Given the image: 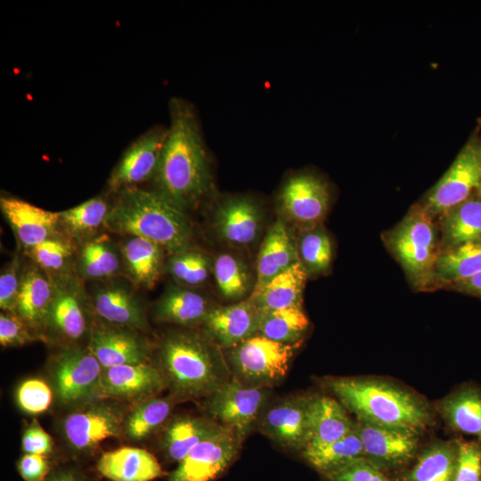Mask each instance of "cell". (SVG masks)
<instances>
[{"label":"cell","mask_w":481,"mask_h":481,"mask_svg":"<svg viewBox=\"0 0 481 481\" xmlns=\"http://www.w3.org/2000/svg\"><path fill=\"white\" fill-rule=\"evenodd\" d=\"M50 469L45 455L26 453L18 462V470L25 481H44Z\"/></svg>","instance_id":"obj_50"},{"label":"cell","mask_w":481,"mask_h":481,"mask_svg":"<svg viewBox=\"0 0 481 481\" xmlns=\"http://www.w3.org/2000/svg\"><path fill=\"white\" fill-rule=\"evenodd\" d=\"M53 277L36 264L21 274L16 314L29 326L39 329L47 325L53 298Z\"/></svg>","instance_id":"obj_21"},{"label":"cell","mask_w":481,"mask_h":481,"mask_svg":"<svg viewBox=\"0 0 481 481\" xmlns=\"http://www.w3.org/2000/svg\"><path fill=\"white\" fill-rule=\"evenodd\" d=\"M21 274L18 257H15L0 274V307L4 312L16 313Z\"/></svg>","instance_id":"obj_46"},{"label":"cell","mask_w":481,"mask_h":481,"mask_svg":"<svg viewBox=\"0 0 481 481\" xmlns=\"http://www.w3.org/2000/svg\"><path fill=\"white\" fill-rule=\"evenodd\" d=\"M309 325L301 306L262 312L258 334L285 344H297Z\"/></svg>","instance_id":"obj_37"},{"label":"cell","mask_w":481,"mask_h":481,"mask_svg":"<svg viewBox=\"0 0 481 481\" xmlns=\"http://www.w3.org/2000/svg\"><path fill=\"white\" fill-rule=\"evenodd\" d=\"M52 390L42 379H29L17 389V402L26 412L38 414L48 409L52 402Z\"/></svg>","instance_id":"obj_44"},{"label":"cell","mask_w":481,"mask_h":481,"mask_svg":"<svg viewBox=\"0 0 481 481\" xmlns=\"http://www.w3.org/2000/svg\"><path fill=\"white\" fill-rule=\"evenodd\" d=\"M459 461V441H437L424 449L403 481H454Z\"/></svg>","instance_id":"obj_30"},{"label":"cell","mask_w":481,"mask_h":481,"mask_svg":"<svg viewBox=\"0 0 481 481\" xmlns=\"http://www.w3.org/2000/svg\"><path fill=\"white\" fill-rule=\"evenodd\" d=\"M29 326L16 314H0V343L4 346H20L33 339Z\"/></svg>","instance_id":"obj_48"},{"label":"cell","mask_w":481,"mask_h":481,"mask_svg":"<svg viewBox=\"0 0 481 481\" xmlns=\"http://www.w3.org/2000/svg\"><path fill=\"white\" fill-rule=\"evenodd\" d=\"M269 393L268 387L247 385L232 376L207 396V410L213 420L231 429L243 443L260 419Z\"/></svg>","instance_id":"obj_8"},{"label":"cell","mask_w":481,"mask_h":481,"mask_svg":"<svg viewBox=\"0 0 481 481\" xmlns=\"http://www.w3.org/2000/svg\"><path fill=\"white\" fill-rule=\"evenodd\" d=\"M451 287L460 292L481 298V273L470 278L454 282L451 284Z\"/></svg>","instance_id":"obj_51"},{"label":"cell","mask_w":481,"mask_h":481,"mask_svg":"<svg viewBox=\"0 0 481 481\" xmlns=\"http://www.w3.org/2000/svg\"><path fill=\"white\" fill-rule=\"evenodd\" d=\"M122 416L108 404H94L66 417L63 432L69 444L80 451L90 450L121 429Z\"/></svg>","instance_id":"obj_15"},{"label":"cell","mask_w":481,"mask_h":481,"mask_svg":"<svg viewBox=\"0 0 481 481\" xmlns=\"http://www.w3.org/2000/svg\"><path fill=\"white\" fill-rule=\"evenodd\" d=\"M0 207L20 243L29 249L55 235L59 212H52L11 196H2Z\"/></svg>","instance_id":"obj_19"},{"label":"cell","mask_w":481,"mask_h":481,"mask_svg":"<svg viewBox=\"0 0 481 481\" xmlns=\"http://www.w3.org/2000/svg\"><path fill=\"white\" fill-rule=\"evenodd\" d=\"M298 255L307 273H320L326 271L332 257L329 236L321 228L308 229L299 240Z\"/></svg>","instance_id":"obj_41"},{"label":"cell","mask_w":481,"mask_h":481,"mask_svg":"<svg viewBox=\"0 0 481 481\" xmlns=\"http://www.w3.org/2000/svg\"><path fill=\"white\" fill-rule=\"evenodd\" d=\"M303 459L321 475L364 457L363 445L355 428L340 439L319 446L306 447Z\"/></svg>","instance_id":"obj_35"},{"label":"cell","mask_w":481,"mask_h":481,"mask_svg":"<svg viewBox=\"0 0 481 481\" xmlns=\"http://www.w3.org/2000/svg\"><path fill=\"white\" fill-rule=\"evenodd\" d=\"M123 267L118 248L107 236L86 240L77 258V272L87 280H104L118 274Z\"/></svg>","instance_id":"obj_33"},{"label":"cell","mask_w":481,"mask_h":481,"mask_svg":"<svg viewBox=\"0 0 481 481\" xmlns=\"http://www.w3.org/2000/svg\"><path fill=\"white\" fill-rule=\"evenodd\" d=\"M118 193L105 221L109 230L143 238L171 255L189 249L192 225L183 210L155 191L136 187Z\"/></svg>","instance_id":"obj_3"},{"label":"cell","mask_w":481,"mask_h":481,"mask_svg":"<svg viewBox=\"0 0 481 481\" xmlns=\"http://www.w3.org/2000/svg\"><path fill=\"white\" fill-rule=\"evenodd\" d=\"M218 426L215 420L180 417L173 420L163 436L162 446L166 457L180 462L198 444Z\"/></svg>","instance_id":"obj_34"},{"label":"cell","mask_w":481,"mask_h":481,"mask_svg":"<svg viewBox=\"0 0 481 481\" xmlns=\"http://www.w3.org/2000/svg\"><path fill=\"white\" fill-rule=\"evenodd\" d=\"M110 209L104 199L94 197L59 212L60 225L74 239H89L105 225Z\"/></svg>","instance_id":"obj_38"},{"label":"cell","mask_w":481,"mask_h":481,"mask_svg":"<svg viewBox=\"0 0 481 481\" xmlns=\"http://www.w3.org/2000/svg\"><path fill=\"white\" fill-rule=\"evenodd\" d=\"M481 178V125L472 133L455 159L428 192L422 207L441 216L474 193Z\"/></svg>","instance_id":"obj_7"},{"label":"cell","mask_w":481,"mask_h":481,"mask_svg":"<svg viewBox=\"0 0 481 481\" xmlns=\"http://www.w3.org/2000/svg\"><path fill=\"white\" fill-rule=\"evenodd\" d=\"M437 409L452 430L473 436L481 444V388L465 383L437 404Z\"/></svg>","instance_id":"obj_27"},{"label":"cell","mask_w":481,"mask_h":481,"mask_svg":"<svg viewBox=\"0 0 481 481\" xmlns=\"http://www.w3.org/2000/svg\"><path fill=\"white\" fill-rule=\"evenodd\" d=\"M163 372L148 363L105 369L99 391L107 395L130 397L151 394L167 384Z\"/></svg>","instance_id":"obj_23"},{"label":"cell","mask_w":481,"mask_h":481,"mask_svg":"<svg viewBox=\"0 0 481 481\" xmlns=\"http://www.w3.org/2000/svg\"><path fill=\"white\" fill-rule=\"evenodd\" d=\"M440 217L445 249L481 240V195L477 191Z\"/></svg>","instance_id":"obj_31"},{"label":"cell","mask_w":481,"mask_h":481,"mask_svg":"<svg viewBox=\"0 0 481 481\" xmlns=\"http://www.w3.org/2000/svg\"><path fill=\"white\" fill-rule=\"evenodd\" d=\"M454 481H481V444L459 441V461Z\"/></svg>","instance_id":"obj_47"},{"label":"cell","mask_w":481,"mask_h":481,"mask_svg":"<svg viewBox=\"0 0 481 481\" xmlns=\"http://www.w3.org/2000/svg\"><path fill=\"white\" fill-rule=\"evenodd\" d=\"M323 385L359 421L420 436L434 424L428 403L390 380L373 377H327Z\"/></svg>","instance_id":"obj_2"},{"label":"cell","mask_w":481,"mask_h":481,"mask_svg":"<svg viewBox=\"0 0 481 481\" xmlns=\"http://www.w3.org/2000/svg\"><path fill=\"white\" fill-rule=\"evenodd\" d=\"M167 270L180 284L188 287L199 286L208 278L210 260L203 252L188 249L171 255Z\"/></svg>","instance_id":"obj_42"},{"label":"cell","mask_w":481,"mask_h":481,"mask_svg":"<svg viewBox=\"0 0 481 481\" xmlns=\"http://www.w3.org/2000/svg\"><path fill=\"white\" fill-rule=\"evenodd\" d=\"M481 273V240L467 242L439 254L435 273L442 282L452 284Z\"/></svg>","instance_id":"obj_36"},{"label":"cell","mask_w":481,"mask_h":481,"mask_svg":"<svg viewBox=\"0 0 481 481\" xmlns=\"http://www.w3.org/2000/svg\"><path fill=\"white\" fill-rule=\"evenodd\" d=\"M167 135V128L154 126L143 133L126 150L108 181L111 192L136 188L152 179Z\"/></svg>","instance_id":"obj_12"},{"label":"cell","mask_w":481,"mask_h":481,"mask_svg":"<svg viewBox=\"0 0 481 481\" xmlns=\"http://www.w3.org/2000/svg\"><path fill=\"white\" fill-rule=\"evenodd\" d=\"M119 249L123 268L133 283L141 288H152L161 273L164 249L143 238L126 236Z\"/></svg>","instance_id":"obj_28"},{"label":"cell","mask_w":481,"mask_h":481,"mask_svg":"<svg viewBox=\"0 0 481 481\" xmlns=\"http://www.w3.org/2000/svg\"><path fill=\"white\" fill-rule=\"evenodd\" d=\"M171 408V403L162 398H152L142 403L126 420V436L133 440L145 438L167 420Z\"/></svg>","instance_id":"obj_40"},{"label":"cell","mask_w":481,"mask_h":481,"mask_svg":"<svg viewBox=\"0 0 481 481\" xmlns=\"http://www.w3.org/2000/svg\"><path fill=\"white\" fill-rule=\"evenodd\" d=\"M159 356L167 382L182 397H207L232 377L220 346L197 332L168 335Z\"/></svg>","instance_id":"obj_4"},{"label":"cell","mask_w":481,"mask_h":481,"mask_svg":"<svg viewBox=\"0 0 481 481\" xmlns=\"http://www.w3.org/2000/svg\"><path fill=\"white\" fill-rule=\"evenodd\" d=\"M310 397L294 396L270 406L261 414L260 431L281 447L302 451L308 438Z\"/></svg>","instance_id":"obj_13"},{"label":"cell","mask_w":481,"mask_h":481,"mask_svg":"<svg viewBox=\"0 0 481 481\" xmlns=\"http://www.w3.org/2000/svg\"><path fill=\"white\" fill-rule=\"evenodd\" d=\"M97 469L111 481H151L163 475L162 468L153 454L131 446L102 453Z\"/></svg>","instance_id":"obj_24"},{"label":"cell","mask_w":481,"mask_h":481,"mask_svg":"<svg viewBox=\"0 0 481 481\" xmlns=\"http://www.w3.org/2000/svg\"><path fill=\"white\" fill-rule=\"evenodd\" d=\"M298 248L286 224L278 219L267 232L257 259V279L251 294L298 262Z\"/></svg>","instance_id":"obj_20"},{"label":"cell","mask_w":481,"mask_h":481,"mask_svg":"<svg viewBox=\"0 0 481 481\" xmlns=\"http://www.w3.org/2000/svg\"><path fill=\"white\" fill-rule=\"evenodd\" d=\"M168 106L170 124L151 180L155 192L184 211L209 196L214 182L195 108L177 97Z\"/></svg>","instance_id":"obj_1"},{"label":"cell","mask_w":481,"mask_h":481,"mask_svg":"<svg viewBox=\"0 0 481 481\" xmlns=\"http://www.w3.org/2000/svg\"><path fill=\"white\" fill-rule=\"evenodd\" d=\"M53 281L54 293L47 325L66 339H79L87 328L84 290L69 274H60Z\"/></svg>","instance_id":"obj_17"},{"label":"cell","mask_w":481,"mask_h":481,"mask_svg":"<svg viewBox=\"0 0 481 481\" xmlns=\"http://www.w3.org/2000/svg\"><path fill=\"white\" fill-rule=\"evenodd\" d=\"M259 205L249 196H232L217 206L214 226L218 236L233 246H248L257 240L262 228Z\"/></svg>","instance_id":"obj_16"},{"label":"cell","mask_w":481,"mask_h":481,"mask_svg":"<svg viewBox=\"0 0 481 481\" xmlns=\"http://www.w3.org/2000/svg\"><path fill=\"white\" fill-rule=\"evenodd\" d=\"M296 347L257 333L231 348L235 377L247 385L268 387L285 377Z\"/></svg>","instance_id":"obj_6"},{"label":"cell","mask_w":481,"mask_h":481,"mask_svg":"<svg viewBox=\"0 0 481 481\" xmlns=\"http://www.w3.org/2000/svg\"><path fill=\"white\" fill-rule=\"evenodd\" d=\"M329 204L327 183L311 173L290 175L278 194V206L283 216L307 229L320 223L328 211Z\"/></svg>","instance_id":"obj_10"},{"label":"cell","mask_w":481,"mask_h":481,"mask_svg":"<svg viewBox=\"0 0 481 481\" xmlns=\"http://www.w3.org/2000/svg\"><path fill=\"white\" fill-rule=\"evenodd\" d=\"M477 192L481 195V178H480V182H479V184L477 186Z\"/></svg>","instance_id":"obj_53"},{"label":"cell","mask_w":481,"mask_h":481,"mask_svg":"<svg viewBox=\"0 0 481 481\" xmlns=\"http://www.w3.org/2000/svg\"><path fill=\"white\" fill-rule=\"evenodd\" d=\"M355 428L346 408L330 396H311L308 411V438L306 447L335 442Z\"/></svg>","instance_id":"obj_25"},{"label":"cell","mask_w":481,"mask_h":481,"mask_svg":"<svg viewBox=\"0 0 481 481\" xmlns=\"http://www.w3.org/2000/svg\"><path fill=\"white\" fill-rule=\"evenodd\" d=\"M325 481H391L382 469L365 457L322 475Z\"/></svg>","instance_id":"obj_45"},{"label":"cell","mask_w":481,"mask_h":481,"mask_svg":"<svg viewBox=\"0 0 481 481\" xmlns=\"http://www.w3.org/2000/svg\"><path fill=\"white\" fill-rule=\"evenodd\" d=\"M102 366L88 349L71 347L62 351L53 363V381L60 400L82 401L99 390Z\"/></svg>","instance_id":"obj_11"},{"label":"cell","mask_w":481,"mask_h":481,"mask_svg":"<svg viewBox=\"0 0 481 481\" xmlns=\"http://www.w3.org/2000/svg\"><path fill=\"white\" fill-rule=\"evenodd\" d=\"M213 272L216 285L226 299H240L250 289L249 268L233 255L224 253L218 256L214 262Z\"/></svg>","instance_id":"obj_39"},{"label":"cell","mask_w":481,"mask_h":481,"mask_svg":"<svg viewBox=\"0 0 481 481\" xmlns=\"http://www.w3.org/2000/svg\"><path fill=\"white\" fill-rule=\"evenodd\" d=\"M210 310L207 299L200 294L172 287L158 301L155 317L159 322L192 325L203 322Z\"/></svg>","instance_id":"obj_32"},{"label":"cell","mask_w":481,"mask_h":481,"mask_svg":"<svg viewBox=\"0 0 481 481\" xmlns=\"http://www.w3.org/2000/svg\"><path fill=\"white\" fill-rule=\"evenodd\" d=\"M22 450L26 453L46 455L53 449V440L37 420H33L22 436Z\"/></svg>","instance_id":"obj_49"},{"label":"cell","mask_w":481,"mask_h":481,"mask_svg":"<svg viewBox=\"0 0 481 481\" xmlns=\"http://www.w3.org/2000/svg\"><path fill=\"white\" fill-rule=\"evenodd\" d=\"M89 349L105 369L147 363L144 344L135 335L122 330L94 329Z\"/></svg>","instance_id":"obj_26"},{"label":"cell","mask_w":481,"mask_h":481,"mask_svg":"<svg viewBox=\"0 0 481 481\" xmlns=\"http://www.w3.org/2000/svg\"><path fill=\"white\" fill-rule=\"evenodd\" d=\"M307 272L298 261L270 280L249 298L260 312L301 306Z\"/></svg>","instance_id":"obj_29"},{"label":"cell","mask_w":481,"mask_h":481,"mask_svg":"<svg viewBox=\"0 0 481 481\" xmlns=\"http://www.w3.org/2000/svg\"><path fill=\"white\" fill-rule=\"evenodd\" d=\"M241 444L229 428L218 424L171 472L168 481H212L238 456Z\"/></svg>","instance_id":"obj_9"},{"label":"cell","mask_w":481,"mask_h":481,"mask_svg":"<svg viewBox=\"0 0 481 481\" xmlns=\"http://www.w3.org/2000/svg\"><path fill=\"white\" fill-rule=\"evenodd\" d=\"M35 264L46 273L61 271L72 255V245L57 235L27 249Z\"/></svg>","instance_id":"obj_43"},{"label":"cell","mask_w":481,"mask_h":481,"mask_svg":"<svg viewBox=\"0 0 481 481\" xmlns=\"http://www.w3.org/2000/svg\"><path fill=\"white\" fill-rule=\"evenodd\" d=\"M261 312L249 298L238 304L211 308L203 324L220 347L232 348L258 333Z\"/></svg>","instance_id":"obj_18"},{"label":"cell","mask_w":481,"mask_h":481,"mask_svg":"<svg viewBox=\"0 0 481 481\" xmlns=\"http://www.w3.org/2000/svg\"><path fill=\"white\" fill-rule=\"evenodd\" d=\"M355 428L363 443L364 457L380 469L404 465L417 453L420 435L416 433L359 420L355 422Z\"/></svg>","instance_id":"obj_14"},{"label":"cell","mask_w":481,"mask_h":481,"mask_svg":"<svg viewBox=\"0 0 481 481\" xmlns=\"http://www.w3.org/2000/svg\"><path fill=\"white\" fill-rule=\"evenodd\" d=\"M432 217L422 206L414 208L388 237L393 253L418 285L425 284L434 277L439 256Z\"/></svg>","instance_id":"obj_5"},{"label":"cell","mask_w":481,"mask_h":481,"mask_svg":"<svg viewBox=\"0 0 481 481\" xmlns=\"http://www.w3.org/2000/svg\"><path fill=\"white\" fill-rule=\"evenodd\" d=\"M47 481H81V479L73 472L61 471L53 475Z\"/></svg>","instance_id":"obj_52"},{"label":"cell","mask_w":481,"mask_h":481,"mask_svg":"<svg viewBox=\"0 0 481 481\" xmlns=\"http://www.w3.org/2000/svg\"><path fill=\"white\" fill-rule=\"evenodd\" d=\"M92 304L96 314L118 326L143 329L146 326L142 306L125 284L107 282L93 290Z\"/></svg>","instance_id":"obj_22"}]
</instances>
